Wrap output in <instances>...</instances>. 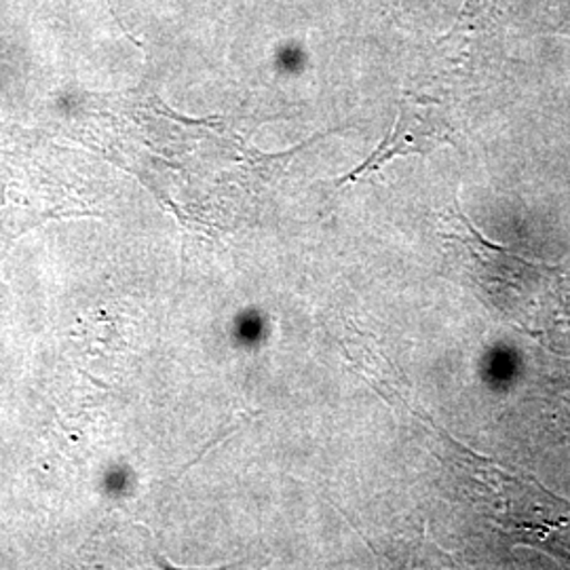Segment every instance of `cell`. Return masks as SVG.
<instances>
[{"label": "cell", "instance_id": "cell-2", "mask_svg": "<svg viewBox=\"0 0 570 570\" xmlns=\"http://www.w3.org/2000/svg\"><path fill=\"white\" fill-rule=\"evenodd\" d=\"M487 484L494 492L492 522L505 530L511 541L570 562V503L532 478L520 480L494 465L487 468Z\"/></svg>", "mask_w": 570, "mask_h": 570}, {"label": "cell", "instance_id": "cell-3", "mask_svg": "<svg viewBox=\"0 0 570 570\" xmlns=\"http://www.w3.org/2000/svg\"><path fill=\"white\" fill-rule=\"evenodd\" d=\"M452 131L454 127L440 104L407 94L400 106V117L393 131L389 134L387 140L376 148V153L367 159L366 164L360 165L345 180H355L357 176H364L367 171L387 164L400 155L429 153L435 146L446 142Z\"/></svg>", "mask_w": 570, "mask_h": 570}, {"label": "cell", "instance_id": "cell-1", "mask_svg": "<svg viewBox=\"0 0 570 570\" xmlns=\"http://www.w3.org/2000/svg\"><path fill=\"white\" fill-rule=\"evenodd\" d=\"M450 244L480 298L541 341L570 336V282L560 268L524 261L487 242L468 218L454 214Z\"/></svg>", "mask_w": 570, "mask_h": 570}, {"label": "cell", "instance_id": "cell-4", "mask_svg": "<svg viewBox=\"0 0 570 570\" xmlns=\"http://www.w3.org/2000/svg\"><path fill=\"white\" fill-rule=\"evenodd\" d=\"M556 423L560 425V431H562V435L570 440V406L564 407V410H558V414H556Z\"/></svg>", "mask_w": 570, "mask_h": 570}]
</instances>
